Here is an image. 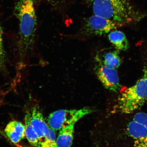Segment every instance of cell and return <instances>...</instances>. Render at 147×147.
Listing matches in <instances>:
<instances>
[{
	"instance_id": "6da1fadb",
	"label": "cell",
	"mask_w": 147,
	"mask_h": 147,
	"mask_svg": "<svg viewBox=\"0 0 147 147\" xmlns=\"http://www.w3.org/2000/svg\"><path fill=\"white\" fill-rule=\"evenodd\" d=\"M93 14L124 26L140 21L147 16L132 0H89Z\"/></svg>"
},
{
	"instance_id": "7a4b0ae2",
	"label": "cell",
	"mask_w": 147,
	"mask_h": 147,
	"mask_svg": "<svg viewBox=\"0 0 147 147\" xmlns=\"http://www.w3.org/2000/svg\"><path fill=\"white\" fill-rule=\"evenodd\" d=\"M33 0H18L14 12L19 22L20 53L22 56L33 54L36 47L37 19Z\"/></svg>"
},
{
	"instance_id": "3957f363",
	"label": "cell",
	"mask_w": 147,
	"mask_h": 147,
	"mask_svg": "<svg viewBox=\"0 0 147 147\" xmlns=\"http://www.w3.org/2000/svg\"><path fill=\"white\" fill-rule=\"evenodd\" d=\"M124 26L120 24L93 14L84 18L80 30L74 36L76 38H83L102 36Z\"/></svg>"
},
{
	"instance_id": "277c9868",
	"label": "cell",
	"mask_w": 147,
	"mask_h": 147,
	"mask_svg": "<svg viewBox=\"0 0 147 147\" xmlns=\"http://www.w3.org/2000/svg\"><path fill=\"white\" fill-rule=\"evenodd\" d=\"M89 107L80 109H61L51 113L48 117L47 124L56 133L69 125L78 122L83 117L93 113Z\"/></svg>"
},
{
	"instance_id": "5b68a950",
	"label": "cell",
	"mask_w": 147,
	"mask_h": 147,
	"mask_svg": "<svg viewBox=\"0 0 147 147\" xmlns=\"http://www.w3.org/2000/svg\"><path fill=\"white\" fill-rule=\"evenodd\" d=\"M127 130L134 140V147H147V114H136L128 124Z\"/></svg>"
},
{
	"instance_id": "8992f818",
	"label": "cell",
	"mask_w": 147,
	"mask_h": 147,
	"mask_svg": "<svg viewBox=\"0 0 147 147\" xmlns=\"http://www.w3.org/2000/svg\"><path fill=\"white\" fill-rule=\"evenodd\" d=\"M94 70L97 78L106 89L115 93L120 92L122 87L116 69L106 67L95 61Z\"/></svg>"
},
{
	"instance_id": "52a82bcc",
	"label": "cell",
	"mask_w": 147,
	"mask_h": 147,
	"mask_svg": "<svg viewBox=\"0 0 147 147\" xmlns=\"http://www.w3.org/2000/svg\"><path fill=\"white\" fill-rule=\"evenodd\" d=\"M30 113L31 122L40 145V143L47 135L49 127L46 122L38 106H34Z\"/></svg>"
},
{
	"instance_id": "ba28073f",
	"label": "cell",
	"mask_w": 147,
	"mask_h": 147,
	"mask_svg": "<svg viewBox=\"0 0 147 147\" xmlns=\"http://www.w3.org/2000/svg\"><path fill=\"white\" fill-rule=\"evenodd\" d=\"M35 5H43L52 11L63 15L67 14L72 7L81 0H33Z\"/></svg>"
},
{
	"instance_id": "9c48e42d",
	"label": "cell",
	"mask_w": 147,
	"mask_h": 147,
	"mask_svg": "<svg viewBox=\"0 0 147 147\" xmlns=\"http://www.w3.org/2000/svg\"><path fill=\"white\" fill-rule=\"evenodd\" d=\"M95 61L106 67L117 69L120 66L121 60L118 50H103L97 52L95 57Z\"/></svg>"
},
{
	"instance_id": "30bf717a",
	"label": "cell",
	"mask_w": 147,
	"mask_h": 147,
	"mask_svg": "<svg viewBox=\"0 0 147 147\" xmlns=\"http://www.w3.org/2000/svg\"><path fill=\"white\" fill-rule=\"evenodd\" d=\"M5 131L11 142L16 144L25 137V126L18 121H14L9 122L5 127Z\"/></svg>"
},
{
	"instance_id": "8fae6325",
	"label": "cell",
	"mask_w": 147,
	"mask_h": 147,
	"mask_svg": "<svg viewBox=\"0 0 147 147\" xmlns=\"http://www.w3.org/2000/svg\"><path fill=\"white\" fill-rule=\"evenodd\" d=\"M75 123H73L59 131L56 139L57 147H71L72 145Z\"/></svg>"
},
{
	"instance_id": "7c38bea8",
	"label": "cell",
	"mask_w": 147,
	"mask_h": 147,
	"mask_svg": "<svg viewBox=\"0 0 147 147\" xmlns=\"http://www.w3.org/2000/svg\"><path fill=\"white\" fill-rule=\"evenodd\" d=\"M109 41L117 50L125 51L129 47V43L125 35L117 29L111 31L108 35Z\"/></svg>"
},
{
	"instance_id": "4fadbf2b",
	"label": "cell",
	"mask_w": 147,
	"mask_h": 147,
	"mask_svg": "<svg viewBox=\"0 0 147 147\" xmlns=\"http://www.w3.org/2000/svg\"><path fill=\"white\" fill-rule=\"evenodd\" d=\"M25 137L32 146L40 147L39 140L31 122L30 112L28 111L25 117Z\"/></svg>"
},
{
	"instance_id": "5bb4252c",
	"label": "cell",
	"mask_w": 147,
	"mask_h": 147,
	"mask_svg": "<svg viewBox=\"0 0 147 147\" xmlns=\"http://www.w3.org/2000/svg\"><path fill=\"white\" fill-rule=\"evenodd\" d=\"M40 147H57L56 133L50 127L47 135L40 143Z\"/></svg>"
},
{
	"instance_id": "9a60e30c",
	"label": "cell",
	"mask_w": 147,
	"mask_h": 147,
	"mask_svg": "<svg viewBox=\"0 0 147 147\" xmlns=\"http://www.w3.org/2000/svg\"><path fill=\"white\" fill-rule=\"evenodd\" d=\"M3 30L0 23V67H2L5 62V52L3 48Z\"/></svg>"
},
{
	"instance_id": "2e32d148",
	"label": "cell",
	"mask_w": 147,
	"mask_h": 147,
	"mask_svg": "<svg viewBox=\"0 0 147 147\" xmlns=\"http://www.w3.org/2000/svg\"><path fill=\"white\" fill-rule=\"evenodd\" d=\"M18 147H30L19 146H18Z\"/></svg>"
}]
</instances>
